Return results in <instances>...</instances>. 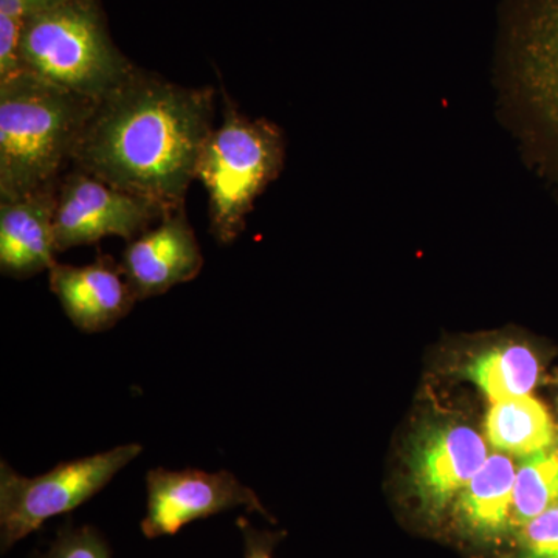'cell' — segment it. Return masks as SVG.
I'll return each instance as SVG.
<instances>
[{"instance_id":"obj_11","label":"cell","mask_w":558,"mask_h":558,"mask_svg":"<svg viewBox=\"0 0 558 558\" xmlns=\"http://www.w3.org/2000/svg\"><path fill=\"white\" fill-rule=\"evenodd\" d=\"M517 86L558 159V0H535L521 32Z\"/></svg>"},{"instance_id":"obj_15","label":"cell","mask_w":558,"mask_h":558,"mask_svg":"<svg viewBox=\"0 0 558 558\" xmlns=\"http://www.w3.org/2000/svg\"><path fill=\"white\" fill-rule=\"evenodd\" d=\"M538 373L534 352L521 344L483 352L465 369V376L495 402L527 396L537 385Z\"/></svg>"},{"instance_id":"obj_4","label":"cell","mask_w":558,"mask_h":558,"mask_svg":"<svg viewBox=\"0 0 558 558\" xmlns=\"http://www.w3.org/2000/svg\"><path fill=\"white\" fill-rule=\"evenodd\" d=\"M284 135L266 119H250L223 92V121L202 150L197 180L208 194L209 231L222 245L244 233L247 216L284 163Z\"/></svg>"},{"instance_id":"obj_2","label":"cell","mask_w":558,"mask_h":558,"mask_svg":"<svg viewBox=\"0 0 558 558\" xmlns=\"http://www.w3.org/2000/svg\"><path fill=\"white\" fill-rule=\"evenodd\" d=\"M95 102L27 70L0 81V202L60 183Z\"/></svg>"},{"instance_id":"obj_1","label":"cell","mask_w":558,"mask_h":558,"mask_svg":"<svg viewBox=\"0 0 558 558\" xmlns=\"http://www.w3.org/2000/svg\"><path fill=\"white\" fill-rule=\"evenodd\" d=\"M213 119L211 87L180 86L135 69L95 102L73 150V168L174 211L185 207L197 179Z\"/></svg>"},{"instance_id":"obj_10","label":"cell","mask_w":558,"mask_h":558,"mask_svg":"<svg viewBox=\"0 0 558 558\" xmlns=\"http://www.w3.org/2000/svg\"><path fill=\"white\" fill-rule=\"evenodd\" d=\"M49 282L70 322L87 333L113 328L137 303L121 264L109 255L83 267L57 263Z\"/></svg>"},{"instance_id":"obj_16","label":"cell","mask_w":558,"mask_h":558,"mask_svg":"<svg viewBox=\"0 0 558 558\" xmlns=\"http://www.w3.org/2000/svg\"><path fill=\"white\" fill-rule=\"evenodd\" d=\"M558 505V450H543L521 461L513 484V526L519 529ZM515 534V532H513Z\"/></svg>"},{"instance_id":"obj_6","label":"cell","mask_w":558,"mask_h":558,"mask_svg":"<svg viewBox=\"0 0 558 558\" xmlns=\"http://www.w3.org/2000/svg\"><path fill=\"white\" fill-rule=\"evenodd\" d=\"M170 215L160 205L113 189L86 172L62 175L54 208V250L65 252L108 236L137 240Z\"/></svg>"},{"instance_id":"obj_8","label":"cell","mask_w":558,"mask_h":558,"mask_svg":"<svg viewBox=\"0 0 558 558\" xmlns=\"http://www.w3.org/2000/svg\"><path fill=\"white\" fill-rule=\"evenodd\" d=\"M487 459V447L468 425H428L414 436L409 468L418 508L439 519Z\"/></svg>"},{"instance_id":"obj_21","label":"cell","mask_w":558,"mask_h":558,"mask_svg":"<svg viewBox=\"0 0 558 558\" xmlns=\"http://www.w3.org/2000/svg\"><path fill=\"white\" fill-rule=\"evenodd\" d=\"M62 0H0V14L25 21L33 14L57 5Z\"/></svg>"},{"instance_id":"obj_3","label":"cell","mask_w":558,"mask_h":558,"mask_svg":"<svg viewBox=\"0 0 558 558\" xmlns=\"http://www.w3.org/2000/svg\"><path fill=\"white\" fill-rule=\"evenodd\" d=\"M21 62L22 70L92 101L137 69L113 46L92 0H62L25 20Z\"/></svg>"},{"instance_id":"obj_19","label":"cell","mask_w":558,"mask_h":558,"mask_svg":"<svg viewBox=\"0 0 558 558\" xmlns=\"http://www.w3.org/2000/svg\"><path fill=\"white\" fill-rule=\"evenodd\" d=\"M24 22L0 14V81L9 80L22 70L21 36Z\"/></svg>"},{"instance_id":"obj_12","label":"cell","mask_w":558,"mask_h":558,"mask_svg":"<svg viewBox=\"0 0 558 558\" xmlns=\"http://www.w3.org/2000/svg\"><path fill=\"white\" fill-rule=\"evenodd\" d=\"M57 186L21 199L0 202V270L24 279L57 264L53 219Z\"/></svg>"},{"instance_id":"obj_13","label":"cell","mask_w":558,"mask_h":558,"mask_svg":"<svg viewBox=\"0 0 558 558\" xmlns=\"http://www.w3.org/2000/svg\"><path fill=\"white\" fill-rule=\"evenodd\" d=\"M515 473L505 454L486 459L453 502L454 526L462 537L478 545L512 538Z\"/></svg>"},{"instance_id":"obj_18","label":"cell","mask_w":558,"mask_h":558,"mask_svg":"<svg viewBox=\"0 0 558 558\" xmlns=\"http://www.w3.org/2000/svg\"><path fill=\"white\" fill-rule=\"evenodd\" d=\"M33 558H112V550L97 527L73 526L69 521L58 531L50 548Z\"/></svg>"},{"instance_id":"obj_7","label":"cell","mask_w":558,"mask_h":558,"mask_svg":"<svg viewBox=\"0 0 558 558\" xmlns=\"http://www.w3.org/2000/svg\"><path fill=\"white\" fill-rule=\"evenodd\" d=\"M148 510L142 521L146 538L172 537L193 521L219 515L236 508L270 519L255 492L227 470L153 469L146 475Z\"/></svg>"},{"instance_id":"obj_5","label":"cell","mask_w":558,"mask_h":558,"mask_svg":"<svg viewBox=\"0 0 558 558\" xmlns=\"http://www.w3.org/2000/svg\"><path fill=\"white\" fill-rule=\"evenodd\" d=\"M142 451L140 444H126L92 457L61 462L36 478L17 475L5 461L0 462L2 553L39 531L47 520L70 513L100 494Z\"/></svg>"},{"instance_id":"obj_14","label":"cell","mask_w":558,"mask_h":558,"mask_svg":"<svg viewBox=\"0 0 558 558\" xmlns=\"http://www.w3.org/2000/svg\"><path fill=\"white\" fill-rule=\"evenodd\" d=\"M486 435L495 449L520 458L550 449L556 438L548 411L529 396L495 402L487 414Z\"/></svg>"},{"instance_id":"obj_17","label":"cell","mask_w":558,"mask_h":558,"mask_svg":"<svg viewBox=\"0 0 558 558\" xmlns=\"http://www.w3.org/2000/svg\"><path fill=\"white\" fill-rule=\"evenodd\" d=\"M508 558H558V505L517 529Z\"/></svg>"},{"instance_id":"obj_20","label":"cell","mask_w":558,"mask_h":558,"mask_svg":"<svg viewBox=\"0 0 558 558\" xmlns=\"http://www.w3.org/2000/svg\"><path fill=\"white\" fill-rule=\"evenodd\" d=\"M242 542H244V558H274L275 546L278 545L282 534L279 532L259 531L244 517L236 520Z\"/></svg>"},{"instance_id":"obj_9","label":"cell","mask_w":558,"mask_h":558,"mask_svg":"<svg viewBox=\"0 0 558 558\" xmlns=\"http://www.w3.org/2000/svg\"><path fill=\"white\" fill-rule=\"evenodd\" d=\"M120 264L137 301L163 295L196 278L204 256L185 207L174 209L154 229L131 241Z\"/></svg>"}]
</instances>
